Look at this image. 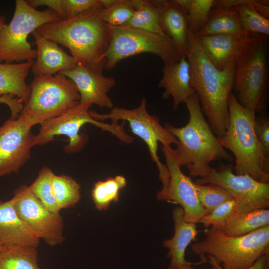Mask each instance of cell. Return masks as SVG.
<instances>
[{
  "label": "cell",
  "instance_id": "obj_14",
  "mask_svg": "<svg viewBox=\"0 0 269 269\" xmlns=\"http://www.w3.org/2000/svg\"><path fill=\"white\" fill-rule=\"evenodd\" d=\"M161 148L170 176L166 187L158 193L157 199L179 204L184 211L186 222L199 223L208 212L198 199L194 182L182 172L171 146H162Z\"/></svg>",
  "mask_w": 269,
  "mask_h": 269
},
{
  "label": "cell",
  "instance_id": "obj_43",
  "mask_svg": "<svg viewBox=\"0 0 269 269\" xmlns=\"http://www.w3.org/2000/svg\"><path fill=\"white\" fill-rule=\"evenodd\" d=\"M3 248V246L0 244V250Z\"/></svg>",
  "mask_w": 269,
  "mask_h": 269
},
{
  "label": "cell",
  "instance_id": "obj_31",
  "mask_svg": "<svg viewBox=\"0 0 269 269\" xmlns=\"http://www.w3.org/2000/svg\"><path fill=\"white\" fill-rule=\"evenodd\" d=\"M188 14L189 31L198 34L209 18L214 0H175Z\"/></svg>",
  "mask_w": 269,
  "mask_h": 269
},
{
  "label": "cell",
  "instance_id": "obj_34",
  "mask_svg": "<svg viewBox=\"0 0 269 269\" xmlns=\"http://www.w3.org/2000/svg\"><path fill=\"white\" fill-rule=\"evenodd\" d=\"M194 186L198 199L208 213L223 203L234 199L228 191L218 185L194 182Z\"/></svg>",
  "mask_w": 269,
  "mask_h": 269
},
{
  "label": "cell",
  "instance_id": "obj_32",
  "mask_svg": "<svg viewBox=\"0 0 269 269\" xmlns=\"http://www.w3.org/2000/svg\"><path fill=\"white\" fill-rule=\"evenodd\" d=\"M54 173L48 167H43L34 182L28 187L30 191L49 211L60 213L54 196L52 178Z\"/></svg>",
  "mask_w": 269,
  "mask_h": 269
},
{
  "label": "cell",
  "instance_id": "obj_11",
  "mask_svg": "<svg viewBox=\"0 0 269 269\" xmlns=\"http://www.w3.org/2000/svg\"><path fill=\"white\" fill-rule=\"evenodd\" d=\"M91 116L96 120L103 122L110 119L111 123H118L120 120L128 122L132 132L140 138L146 144L152 161L156 164L159 171V178L162 183V189L168 183L169 172L166 165L163 164L158 155V143L162 146L178 144L176 137L162 126L158 117L149 114L147 102L143 98L140 105L134 109H129L114 107L106 114H99L90 111Z\"/></svg>",
  "mask_w": 269,
  "mask_h": 269
},
{
  "label": "cell",
  "instance_id": "obj_4",
  "mask_svg": "<svg viewBox=\"0 0 269 269\" xmlns=\"http://www.w3.org/2000/svg\"><path fill=\"white\" fill-rule=\"evenodd\" d=\"M228 105L229 125L225 134L218 139L224 148L234 154L236 174L269 182V159L263 154L254 131L256 112L241 105L232 93Z\"/></svg>",
  "mask_w": 269,
  "mask_h": 269
},
{
  "label": "cell",
  "instance_id": "obj_18",
  "mask_svg": "<svg viewBox=\"0 0 269 269\" xmlns=\"http://www.w3.org/2000/svg\"><path fill=\"white\" fill-rule=\"evenodd\" d=\"M32 34L37 45L36 60L31 67L34 77L55 75L70 70L77 65L73 57L58 44L44 38L37 29Z\"/></svg>",
  "mask_w": 269,
  "mask_h": 269
},
{
  "label": "cell",
  "instance_id": "obj_7",
  "mask_svg": "<svg viewBox=\"0 0 269 269\" xmlns=\"http://www.w3.org/2000/svg\"><path fill=\"white\" fill-rule=\"evenodd\" d=\"M29 87V99L18 117L32 127L79 104L80 94L75 84L61 74L34 77Z\"/></svg>",
  "mask_w": 269,
  "mask_h": 269
},
{
  "label": "cell",
  "instance_id": "obj_33",
  "mask_svg": "<svg viewBox=\"0 0 269 269\" xmlns=\"http://www.w3.org/2000/svg\"><path fill=\"white\" fill-rule=\"evenodd\" d=\"M133 0H114L110 6L99 11L101 18L111 27L125 26L134 12Z\"/></svg>",
  "mask_w": 269,
  "mask_h": 269
},
{
  "label": "cell",
  "instance_id": "obj_23",
  "mask_svg": "<svg viewBox=\"0 0 269 269\" xmlns=\"http://www.w3.org/2000/svg\"><path fill=\"white\" fill-rule=\"evenodd\" d=\"M34 60L17 64L0 63V96H16L24 104L29 98L30 87L26 79Z\"/></svg>",
  "mask_w": 269,
  "mask_h": 269
},
{
  "label": "cell",
  "instance_id": "obj_38",
  "mask_svg": "<svg viewBox=\"0 0 269 269\" xmlns=\"http://www.w3.org/2000/svg\"><path fill=\"white\" fill-rule=\"evenodd\" d=\"M12 95H5L0 96V103L6 104L11 111L10 119H17L24 106L23 103L19 98H14Z\"/></svg>",
  "mask_w": 269,
  "mask_h": 269
},
{
  "label": "cell",
  "instance_id": "obj_44",
  "mask_svg": "<svg viewBox=\"0 0 269 269\" xmlns=\"http://www.w3.org/2000/svg\"></svg>",
  "mask_w": 269,
  "mask_h": 269
},
{
  "label": "cell",
  "instance_id": "obj_8",
  "mask_svg": "<svg viewBox=\"0 0 269 269\" xmlns=\"http://www.w3.org/2000/svg\"><path fill=\"white\" fill-rule=\"evenodd\" d=\"M60 18L54 12L40 11L26 0H16L13 18L9 24L0 14V63L34 60L37 51L27 41L28 35L41 26Z\"/></svg>",
  "mask_w": 269,
  "mask_h": 269
},
{
  "label": "cell",
  "instance_id": "obj_2",
  "mask_svg": "<svg viewBox=\"0 0 269 269\" xmlns=\"http://www.w3.org/2000/svg\"><path fill=\"white\" fill-rule=\"evenodd\" d=\"M99 10L60 19L37 30L44 38L67 48L77 64L103 73V60L110 43L111 26L101 18Z\"/></svg>",
  "mask_w": 269,
  "mask_h": 269
},
{
  "label": "cell",
  "instance_id": "obj_6",
  "mask_svg": "<svg viewBox=\"0 0 269 269\" xmlns=\"http://www.w3.org/2000/svg\"><path fill=\"white\" fill-rule=\"evenodd\" d=\"M205 239L192 245V252L204 263L211 256L231 269H247L263 254L269 252V225L239 236H229L207 228Z\"/></svg>",
  "mask_w": 269,
  "mask_h": 269
},
{
  "label": "cell",
  "instance_id": "obj_26",
  "mask_svg": "<svg viewBox=\"0 0 269 269\" xmlns=\"http://www.w3.org/2000/svg\"><path fill=\"white\" fill-rule=\"evenodd\" d=\"M0 269H41L38 264L37 248L3 246L0 250Z\"/></svg>",
  "mask_w": 269,
  "mask_h": 269
},
{
  "label": "cell",
  "instance_id": "obj_9",
  "mask_svg": "<svg viewBox=\"0 0 269 269\" xmlns=\"http://www.w3.org/2000/svg\"><path fill=\"white\" fill-rule=\"evenodd\" d=\"M146 53L157 55L164 65L178 62L182 57L165 35L132 27L111 26L110 41L103 68L111 70L122 60Z\"/></svg>",
  "mask_w": 269,
  "mask_h": 269
},
{
  "label": "cell",
  "instance_id": "obj_19",
  "mask_svg": "<svg viewBox=\"0 0 269 269\" xmlns=\"http://www.w3.org/2000/svg\"><path fill=\"white\" fill-rule=\"evenodd\" d=\"M40 240L17 214L13 197L7 201L0 200V244L37 248Z\"/></svg>",
  "mask_w": 269,
  "mask_h": 269
},
{
  "label": "cell",
  "instance_id": "obj_3",
  "mask_svg": "<svg viewBox=\"0 0 269 269\" xmlns=\"http://www.w3.org/2000/svg\"><path fill=\"white\" fill-rule=\"evenodd\" d=\"M189 113V120L183 127H176L169 123L164 127L177 139L174 149L175 159L181 166H186L191 177H203L208 172L210 164L215 160L232 161L233 159L221 146L204 118L195 91L185 103Z\"/></svg>",
  "mask_w": 269,
  "mask_h": 269
},
{
  "label": "cell",
  "instance_id": "obj_1",
  "mask_svg": "<svg viewBox=\"0 0 269 269\" xmlns=\"http://www.w3.org/2000/svg\"><path fill=\"white\" fill-rule=\"evenodd\" d=\"M186 57L190 64V85L197 94L211 130L220 138L229 123L228 100L233 88L235 67L216 69L206 56L198 35L191 32Z\"/></svg>",
  "mask_w": 269,
  "mask_h": 269
},
{
  "label": "cell",
  "instance_id": "obj_25",
  "mask_svg": "<svg viewBox=\"0 0 269 269\" xmlns=\"http://www.w3.org/2000/svg\"><path fill=\"white\" fill-rule=\"evenodd\" d=\"M267 225L269 209H258L243 214L231 213L220 232L229 236H239Z\"/></svg>",
  "mask_w": 269,
  "mask_h": 269
},
{
  "label": "cell",
  "instance_id": "obj_21",
  "mask_svg": "<svg viewBox=\"0 0 269 269\" xmlns=\"http://www.w3.org/2000/svg\"><path fill=\"white\" fill-rule=\"evenodd\" d=\"M158 87L164 89L163 99L172 98L174 110L195 92L190 85V64L186 56L178 62L165 65Z\"/></svg>",
  "mask_w": 269,
  "mask_h": 269
},
{
  "label": "cell",
  "instance_id": "obj_28",
  "mask_svg": "<svg viewBox=\"0 0 269 269\" xmlns=\"http://www.w3.org/2000/svg\"><path fill=\"white\" fill-rule=\"evenodd\" d=\"M52 186L56 205L60 211L74 207L80 200V185L70 176L54 174Z\"/></svg>",
  "mask_w": 269,
  "mask_h": 269
},
{
  "label": "cell",
  "instance_id": "obj_12",
  "mask_svg": "<svg viewBox=\"0 0 269 269\" xmlns=\"http://www.w3.org/2000/svg\"><path fill=\"white\" fill-rule=\"evenodd\" d=\"M231 164L221 166L218 169L210 167L207 173L196 182L215 184L228 191L236 202L232 214L269 209V182L257 181L247 175L235 174Z\"/></svg>",
  "mask_w": 269,
  "mask_h": 269
},
{
  "label": "cell",
  "instance_id": "obj_41",
  "mask_svg": "<svg viewBox=\"0 0 269 269\" xmlns=\"http://www.w3.org/2000/svg\"><path fill=\"white\" fill-rule=\"evenodd\" d=\"M268 0H254L252 5L254 8L264 17L269 19V6Z\"/></svg>",
  "mask_w": 269,
  "mask_h": 269
},
{
  "label": "cell",
  "instance_id": "obj_36",
  "mask_svg": "<svg viewBox=\"0 0 269 269\" xmlns=\"http://www.w3.org/2000/svg\"><path fill=\"white\" fill-rule=\"evenodd\" d=\"M64 19H69L80 14L103 8L101 0H61Z\"/></svg>",
  "mask_w": 269,
  "mask_h": 269
},
{
  "label": "cell",
  "instance_id": "obj_40",
  "mask_svg": "<svg viewBox=\"0 0 269 269\" xmlns=\"http://www.w3.org/2000/svg\"><path fill=\"white\" fill-rule=\"evenodd\" d=\"M223 268L220 266V269H231L229 267L223 265ZM269 269V252L266 253L259 257L254 263L247 269Z\"/></svg>",
  "mask_w": 269,
  "mask_h": 269
},
{
  "label": "cell",
  "instance_id": "obj_35",
  "mask_svg": "<svg viewBox=\"0 0 269 269\" xmlns=\"http://www.w3.org/2000/svg\"><path fill=\"white\" fill-rule=\"evenodd\" d=\"M236 205L235 199L224 202L205 215L199 223H202L205 228L211 226L212 229L220 231L227 218L233 213Z\"/></svg>",
  "mask_w": 269,
  "mask_h": 269
},
{
  "label": "cell",
  "instance_id": "obj_16",
  "mask_svg": "<svg viewBox=\"0 0 269 269\" xmlns=\"http://www.w3.org/2000/svg\"><path fill=\"white\" fill-rule=\"evenodd\" d=\"M70 79L75 84L80 94L79 103L101 108L112 109L113 103L108 93L114 87L116 81L112 77L92 71L77 64L72 69L59 73Z\"/></svg>",
  "mask_w": 269,
  "mask_h": 269
},
{
  "label": "cell",
  "instance_id": "obj_27",
  "mask_svg": "<svg viewBox=\"0 0 269 269\" xmlns=\"http://www.w3.org/2000/svg\"><path fill=\"white\" fill-rule=\"evenodd\" d=\"M134 12L124 27H132L165 35L162 28L158 10L153 0H133Z\"/></svg>",
  "mask_w": 269,
  "mask_h": 269
},
{
  "label": "cell",
  "instance_id": "obj_10",
  "mask_svg": "<svg viewBox=\"0 0 269 269\" xmlns=\"http://www.w3.org/2000/svg\"><path fill=\"white\" fill-rule=\"evenodd\" d=\"M91 106L79 103L62 114L40 124L39 132L36 135V145L47 144L53 141L55 136L64 135L69 139V143L64 147V151L68 154L78 152L87 140L86 134L79 133L81 127L86 123L111 133L123 143L130 144L134 141V138L125 132L124 123L109 124L96 120L90 115L89 109Z\"/></svg>",
  "mask_w": 269,
  "mask_h": 269
},
{
  "label": "cell",
  "instance_id": "obj_5",
  "mask_svg": "<svg viewBox=\"0 0 269 269\" xmlns=\"http://www.w3.org/2000/svg\"><path fill=\"white\" fill-rule=\"evenodd\" d=\"M266 38L255 34L244 38L235 61L234 95L241 105L255 112L266 107L269 79Z\"/></svg>",
  "mask_w": 269,
  "mask_h": 269
},
{
  "label": "cell",
  "instance_id": "obj_42",
  "mask_svg": "<svg viewBox=\"0 0 269 269\" xmlns=\"http://www.w3.org/2000/svg\"><path fill=\"white\" fill-rule=\"evenodd\" d=\"M209 260V263L212 265V267L210 269H220V266L213 258L210 256H208L207 258ZM191 265H186L181 267L179 269H194Z\"/></svg>",
  "mask_w": 269,
  "mask_h": 269
},
{
  "label": "cell",
  "instance_id": "obj_13",
  "mask_svg": "<svg viewBox=\"0 0 269 269\" xmlns=\"http://www.w3.org/2000/svg\"><path fill=\"white\" fill-rule=\"evenodd\" d=\"M13 197L17 214L40 239L51 247L63 243L65 239L64 221L60 213L49 211L30 191L26 185H22L15 189Z\"/></svg>",
  "mask_w": 269,
  "mask_h": 269
},
{
  "label": "cell",
  "instance_id": "obj_37",
  "mask_svg": "<svg viewBox=\"0 0 269 269\" xmlns=\"http://www.w3.org/2000/svg\"><path fill=\"white\" fill-rule=\"evenodd\" d=\"M254 128L264 156L269 159V118L264 114L255 116Z\"/></svg>",
  "mask_w": 269,
  "mask_h": 269
},
{
  "label": "cell",
  "instance_id": "obj_29",
  "mask_svg": "<svg viewBox=\"0 0 269 269\" xmlns=\"http://www.w3.org/2000/svg\"><path fill=\"white\" fill-rule=\"evenodd\" d=\"M126 183L125 178L122 175L96 182L91 191L95 208L99 210H106L111 202H117L120 190L126 186Z\"/></svg>",
  "mask_w": 269,
  "mask_h": 269
},
{
  "label": "cell",
  "instance_id": "obj_30",
  "mask_svg": "<svg viewBox=\"0 0 269 269\" xmlns=\"http://www.w3.org/2000/svg\"><path fill=\"white\" fill-rule=\"evenodd\" d=\"M253 1L246 0L234 7L240 24L243 30L250 35L256 34L267 36L269 35V19L256 11L252 5Z\"/></svg>",
  "mask_w": 269,
  "mask_h": 269
},
{
  "label": "cell",
  "instance_id": "obj_39",
  "mask_svg": "<svg viewBox=\"0 0 269 269\" xmlns=\"http://www.w3.org/2000/svg\"><path fill=\"white\" fill-rule=\"evenodd\" d=\"M26 1L30 6L35 9L39 6H47L60 19H64L61 0H28Z\"/></svg>",
  "mask_w": 269,
  "mask_h": 269
},
{
  "label": "cell",
  "instance_id": "obj_24",
  "mask_svg": "<svg viewBox=\"0 0 269 269\" xmlns=\"http://www.w3.org/2000/svg\"><path fill=\"white\" fill-rule=\"evenodd\" d=\"M215 34L232 35L242 38L250 36L242 28L234 7L212 9L207 23L198 35Z\"/></svg>",
  "mask_w": 269,
  "mask_h": 269
},
{
  "label": "cell",
  "instance_id": "obj_17",
  "mask_svg": "<svg viewBox=\"0 0 269 269\" xmlns=\"http://www.w3.org/2000/svg\"><path fill=\"white\" fill-rule=\"evenodd\" d=\"M165 35L172 41L181 56H186L190 34L188 14L175 0H153Z\"/></svg>",
  "mask_w": 269,
  "mask_h": 269
},
{
  "label": "cell",
  "instance_id": "obj_22",
  "mask_svg": "<svg viewBox=\"0 0 269 269\" xmlns=\"http://www.w3.org/2000/svg\"><path fill=\"white\" fill-rule=\"evenodd\" d=\"M198 36L206 56L216 69L225 70L235 67L236 59L244 38L229 34Z\"/></svg>",
  "mask_w": 269,
  "mask_h": 269
},
{
  "label": "cell",
  "instance_id": "obj_15",
  "mask_svg": "<svg viewBox=\"0 0 269 269\" xmlns=\"http://www.w3.org/2000/svg\"><path fill=\"white\" fill-rule=\"evenodd\" d=\"M31 128L19 117L0 126V177L17 173L31 158V149L36 145Z\"/></svg>",
  "mask_w": 269,
  "mask_h": 269
},
{
  "label": "cell",
  "instance_id": "obj_20",
  "mask_svg": "<svg viewBox=\"0 0 269 269\" xmlns=\"http://www.w3.org/2000/svg\"><path fill=\"white\" fill-rule=\"evenodd\" d=\"M184 213L181 207L173 211L174 222V234L171 239L165 240L164 247L169 249L167 257L171 258L169 269H179L186 265H198L204 263L200 261L191 262L185 258V252L188 245L195 241L198 234L196 224L187 222L184 220Z\"/></svg>",
  "mask_w": 269,
  "mask_h": 269
}]
</instances>
